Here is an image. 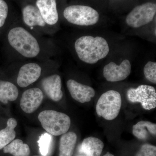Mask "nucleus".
<instances>
[{"instance_id":"nucleus-1","label":"nucleus","mask_w":156,"mask_h":156,"mask_svg":"<svg viewBox=\"0 0 156 156\" xmlns=\"http://www.w3.org/2000/svg\"><path fill=\"white\" fill-rule=\"evenodd\" d=\"M75 48L80 59L90 64L105 58L109 52L108 43L101 37H81L76 41Z\"/></svg>"},{"instance_id":"nucleus-2","label":"nucleus","mask_w":156,"mask_h":156,"mask_svg":"<svg viewBox=\"0 0 156 156\" xmlns=\"http://www.w3.org/2000/svg\"><path fill=\"white\" fill-rule=\"evenodd\" d=\"M8 40L11 47L24 57L34 58L40 53V46L36 39L23 27L12 29L8 34Z\"/></svg>"},{"instance_id":"nucleus-3","label":"nucleus","mask_w":156,"mask_h":156,"mask_svg":"<svg viewBox=\"0 0 156 156\" xmlns=\"http://www.w3.org/2000/svg\"><path fill=\"white\" fill-rule=\"evenodd\" d=\"M38 118L45 131L53 136H59L66 133L70 127V118L60 112L44 111L39 114Z\"/></svg>"},{"instance_id":"nucleus-4","label":"nucleus","mask_w":156,"mask_h":156,"mask_svg":"<svg viewBox=\"0 0 156 156\" xmlns=\"http://www.w3.org/2000/svg\"><path fill=\"white\" fill-rule=\"evenodd\" d=\"M122 105L120 93L115 90H109L102 94L98 101L96 113L105 119L112 121L119 114Z\"/></svg>"},{"instance_id":"nucleus-5","label":"nucleus","mask_w":156,"mask_h":156,"mask_svg":"<svg viewBox=\"0 0 156 156\" xmlns=\"http://www.w3.org/2000/svg\"><path fill=\"white\" fill-rule=\"evenodd\" d=\"M63 15L70 23L82 26L96 24L99 19L98 12L89 6L72 5L65 9Z\"/></svg>"},{"instance_id":"nucleus-6","label":"nucleus","mask_w":156,"mask_h":156,"mask_svg":"<svg viewBox=\"0 0 156 156\" xmlns=\"http://www.w3.org/2000/svg\"><path fill=\"white\" fill-rule=\"evenodd\" d=\"M127 97L131 103L141 104L146 110L156 108V91L152 86L142 85L136 88H130L127 91Z\"/></svg>"},{"instance_id":"nucleus-7","label":"nucleus","mask_w":156,"mask_h":156,"mask_svg":"<svg viewBox=\"0 0 156 156\" xmlns=\"http://www.w3.org/2000/svg\"><path fill=\"white\" fill-rule=\"evenodd\" d=\"M156 12V5L147 2L136 6L127 15L126 19L128 26L136 28L152 21Z\"/></svg>"},{"instance_id":"nucleus-8","label":"nucleus","mask_w":156,"mask_h":156,"mask_svg":"<svg viewBox=\"0 0 156 156\" xmlns=\"http://www.w3.org/2000/svg\"><path fill=\"white\" fill-rule=\"evenodd\" d=\"M131 68V62L128 59L123 60L119 65L112 62L104 68V77L110 82L124 80L130 75Z\"/></svg>"},{"instance_id":"nucleus-9","label":"nucleus","mask_w":156,"mask_h":156,"mask_svg":"<svg viewBox=\"0 0 156 156\" xmlns=\"http://www.w3.org/2000/svg\"><path fill=\"white\" fill-rule=\"evenodd\" d=\"M44 94L39 88H33L26 90L23 93L20 101V106L24 112L32 113L41 104Z\"/></svg>"},{"instance_id":"nucleus-10","label":"nucleus","mask_w":156,"mask_h":156,"mask_svg":"<svg viewBox=\"0 0 156 156\" xmlns=\"http://www.w3.org/2000/svg\"><path fill=\"white\" fill-rule=\"evenodd\" d=\"M42 69L38 64L29 63L20 68L17 78L20 87L25 88L37 80L41 74Z\"/></svg>"},{"instance_id":"nucleus-11","label":"nucleus","mask_w":156,"mask_h":156,"mask_svg":"<svg viewBox=\"0 0 156 156\" xmlns=\"http://www.w3.org/2000/svg\"><path fill=\"white\" fill-rule=\"evenodd\" d=\"M66 85L72 97L80 103L89 102L95 95V90L92 87L74 80H69Z\"/></svg>"},{"instance_id":"nucleus-12","label":"nucleus","mask_w":156,"mask_h":156,"mask_svg":"<svg viewBox=\"0 0 156 156\" xmlns=\"http://www.w3.org/2000/svg\"><path fill=\"white\" fill-rule=\"evenodd\" d=\"M42 88L45 94L51 100L58 101L63 97V93L61 90L62 81L60 76L53 75L49 76L42 80Z\"/></svg>"},{"instance_id":"nucleus-13","label":"nucleus","mask_w":156,"mask_h":156,"mask_svg":"<svg viewBox=\"0 0 156 156\" xmlns=\"http://www.w3.org/2000/svg\"><path fill=\"white\" fill-rule=\"evenodd\" d=\"M36 5L47 24L53 25L57 23L58 16L56 0H37Z\"/></svg>"},{"instance_id":"nucleus-14","label":"nucleus","mask_w":156,"mask_h":156,"mask_svg":"<svg viewBox=\"0 0 156 156\" xmlns=\"http://www.w3.org/2000/svg\"><path fill=\"white\" fill-rule=\"evenodd\" d=\"M104 147L103 142L99 138L89 136L83 140L80 151L86 156H100Z\"/></svg>"},{"instance_id":"nucleus-15","label":"nucleus","mask_w":156,"mask_h":156,"mask_svg":"<svg viewBox=\"0 0 156 156\" xmlns=\"http://www.w3.org/2000/svg\"><path fill=\"white\" fill-rule=\"evenodd\" d=\"M23 18L26 25L30 27H44L46 23L37 8L32 5L25 6L22 11Z\"/></svg>"},{"instance_id":"nucleus-16","label":"nucleus","mask_w":156,"mask_h":156,"mask_svg":"<svg viewBox=\"0 0 156 156\" xmlns=\"http://www.w3.org/2000/svg\"><path fill=\"white\" fill-rule=\"evenodd\" d=\"M77 136L73 132L62 134L59 141L58 156H72L76 144Z\"/></svg>"},{"instance_id":"nucleus-17","label":"nucleus","mask_w":156,"mask_h":156,"mask_svg":"<svg viewBox=\"0 0 156 156\" xmlns=\"http://www.w3.org/2000/svg\"><path fill=\"white\" fill-rule=\"evenodd\" d=\"M132 133L137 139L145 140L149 134L155 136L156 124L148 121H140L133 126Z\"/></svg>"},{"instance_id":"nucleus-18","label":"nucleus","mask_w":156,"mask_h":156,"mask_svg":"<svg viewBox=\"0 0 156 156\" xmlns=\"http://www.w3.org/2000/svg\"><path fill=\"white\" fill-rule=\"evenodd\" d=\"M19 92L17 87L11 82L0 80V101L8 103L9 101H15L18 97Z\"/></svg>"},{"instance_id":"nucleus-19","label":"nucleus","mask_w":156,"mask_h":156,"mask_svg":"<svg viewBox=\"0 0 156 156\" xmlns=\"http://www.w3.org/2000/svg\"><path fill=\"white\" fill-rule=\"evenodd\" d=\"M17 125L16 120L14 118H10L7 122L6 128L0 131V150L15 139L16 132L14 129Z\"/></svg>"},{"instance_id":"nucleus-20","label":"nucleus","mask_w":156,"mask_h":156,"mask_svg":"<svg viewBox=\"0 0 156 156\" xmlns=\"http://www.w3.org/2000/svg\"><path fill=\"white\" fill-rule=\"evenodd\" d=\"M3 151L13 156H29L30 154L29 146L18 139L14 140L3 148Z\"/></svg>"},{"instance_id":"nucleus-21","label":"nucleus","mask_w":156,"mask_h":156,"mask_svg":"<svg viewBox=\"0 0 156 156\" xmlns=\"http://www.w3.org/2000/svg\"><path fill=\"white\" fill-rule=\"evenodd\" d=\"M52 140V135L49 133H44L40 136L37 142L41 154L48 156L50 151Z\"/></svg>"},{"instance_id":"nucleus-22","label":"nucleus","mask_w":156,"mask_h":156,"mask_svg":"<svg viewBox=\"0 0 156 156\" xmlns=\"http://www.w3.org/2000/svg\"><path fill=\"white\" fill-rule=\"evenodd\" d=\"M144 76L147 80L156 83V62L149 61L147 62L144 68Z\"/></svg>"},{"instance_id":"nucleus-23","label":"nucleus","mask_w":156,"mask_h":156,"mask_svg":"<svg viewBox=\"0 0 156 156\" xmlns=\"http://www.w3.org/2000/svg\"><path fill=\"white\" fill-rule=\"evenodd\" d=\"M135 156H156V147L148 144H143Z\"/></svg>"},{"instance_id":"nucleus-24","label":"nucleus","mask_w":156,"mask_h":156,"mask_svg":"<svg viewBox=\"0 0 156 156\" xmlns=\"http://www.w3.org/2000/svg\"><path fill=\"white\" fill-rule=\"evenodd\" d=\"M9 8L5 2L0 0V27L5 24L8 15Z\"/></svg>"},{"instance_id":"nucleus-25","label":"nucleus","mask_w":156,"mask_h":156,"mask_svg":"<svg viewBox=\"0 0 156 156\" xmlns=\"http://www.w3.org/2000/svg\"><path fill=\"white\" fill-rule=\"evenodd\" d=\"M103 156H115L114 155H113L112 154L110 153L109 152H107L106 154H105Z\"/></svg>"},{"instance_id":"nucleus-26","label":"nucleus","mask_w":156,"mask_h":156,"mask_svg":"<svg viewBox=\"0 0 156 156\" xmlns=\"http://www.w3.org/2000/svg\"><path fill=\"white\" fill-rule=\"evenodd\" d=\"M48 156L47 155H40V156Z\"/></svg>"},{"instance_id":"nucleus-27","label":"nucleus","mask_w":156,"mask_h":156,"mask_svg":"<svg viewBox=\"0 0 156 156\" xmlns=\"http://www.w3.org/2000/svg\"></svg>"}]
</instances>
